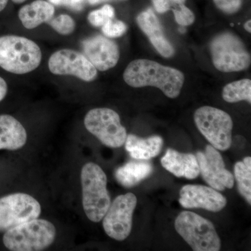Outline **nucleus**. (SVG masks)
<instances>
[{"instance_id":"obj_30","label":"nucleus","mask_w":251,"mask_h":251,"mask_svg":"<svg viewBox=\"0 0 251 251\" xmlns=\"http://www.w3.org/2000/svg\"><path fill=\"white\" fill-rule=\"evenodd\" d=\"M7 92V84L2 77H0V102L6 97Z\"/></svg>"},{"instance_id":"obj_9","label":"nucleus","mask_w":251,"mask_h":251,"mask_svg":"<svg viewBox=\"0 0 251 251\" xmlns=\"http://www.w3.org/2000/svg\"><path fill=\"white\" fill-rule=\"evenodd\" d=\"M41 213L39 202L26 193H13L0 198V232L38 219Z\"/></svg>"},{"instance_id":"obj_8","label":"nucleus","mask_w":251,"mask_h":251,"mask_svg":"<svg viewBox=\"0 0 251 251\" xmlns=\"http://www.w3.org/2000/svg\"><path fill=\"white\" fill-rule=\"evenodd\" d=\"M84 124L87 130L105 146L119 148L125 143L126 130L122 125L120 115L112 109H92L85 115Z\"/></svg>"},{"instance_id":"obj_2","label":"nucleus","mask_w":251,"mask_h":251,"mask_svg":"<svg viewBox=\"0 0 251 251\" xmlns=\"http://www.w3.org/2000/svg\"><path fill=\"white\" fill-rule=\"evenodd\" d=\"M42 53L34 41L23 36H0V67L14 74H25L40 65Z\"/></svg>"},{"instance_id":"obj_28","label":"nucleus","mask_w":251,"mask_h":251,"mask_svg":"<svg viewBox=\"0 0 251 251\" xmlns=\"http://www.w3.org/2000/svg\"><path fill=\"white\" fill-rule=\"evenodd\" d=\"M155 10L158 14H165L171 8V0H151Z\"/></svg>"},{"instance_id":"obj_17","label":"nucleus","mask_w":251,"mask_h":251,"mask_svg":"<svg viewBox=\"0 0 251 251\" xmlns=\"http://www.w3.org/2000/svg\"><path fill=\"white\" fill-rule=\"evenodd\" d=\"M27 139V132L21 122L11 115H0V150H19Z\"/></svg>"},{"instance_id":"obj_23","label":"nucleus","mask_w":251,"mask_h":251,"mask_svg":"<svg viewBox=\"0 0 251 251\" xmlns=\"http://www.w3.org/2000/svg\"><path fill=\"white\" fill-rule=\"evenodd\" d=\"M47 23L54 31L62 35L72 34L75 27V21L67 14H61L57 17H53Z\"/></svg>"},{"instance_id":"obj_33","label":"nucleus","mask_w":251,"mask_h":251,"mask_svg":"<svg viewBox=\"0 0 251 251\" xmlns=\"http://www.w3.org/2000/svg\"><path fill=\"white\" fill-rule=\"evenodd\" d=\"M9 0H0V12L6 8Z\"/></svg>"},{"instance_id":"obj_5","label":"nucleus","mask_w":251,"mask_h":251,"mask_svg":"<svg viewBox=\"0 0 251 251\" xmlns=\"http://www.w3.org/2000/svg\"><path fill=\"white\" fill-rule=\"evenodd\" d=\"M209 50L214 67L224 73L239 72L250 67V52L234 33L224 31L211 39Z\"/></svg>"},{"instance_id":"obj_36","label":"nucleus","mask_w":251,"mask_h":251,"mask_svg":"<svg viewBox=\"0 0 251 251\" xmlns=\"http://www.w3.org/2000/svg\"><path fill=\"white\" fill-rule=\"evenodd\" d=\"M16 4H21V3L24 2L26 0H12Z\"/></svg>"},{"instance_id":"obj_13","label":"nucleus","mask_w":251,"mask_h":251,"mask_svg":"<svg viewBox=\"0 0 251 251\" xmlns=\"http://www.w3.org/2000/svg\"><path fill=\"white\" fill-rule=\"evenodd\" d=\"M179 203L186 209L201 208L219 212L227 204V200L216 190L202 185L188 184L180 191Z\"/></svg>"},{"instance_id":"obj_20","label":"nucleus","mask_w":251,"mask_h":251,"mask_svg":"<svg viewBox=\"0 0 251 251\" xmlns=\"http://www.w3.org/2000/svg\"><path fill=\"white\" fill-rule=\"evenodd\" d=\"M153 166L147 162L130 161L115 171L117 181L125 188L136 186L153 173Z\"/></svg>"},{"instance_id":"obj_25","label":"nucleus","mask_w":251,"mask_h":251,"mask_svg":"<svg viewBox=\"0 0 251 251\" xmlns=\"http://www.w3.org/2000/svg\"><path fill=\"white\" fill-rule=\"evenodd\" d=\"M175 21L183 27L191 25L194 23L195 15L192 11L184 4L173 5Z\"/></svg>"},{"instance_id":"obj_31","label":"nucleus","mask_w":251,"mask_h":251,"mask_svg":"<svg viewBox=\"0 0 251 251\" xmlns=\"http://www.w3.org/2000/svg\"><path fill=\"white\" fill-rule=\"evenodd\" d=\"M50 4L57 5V6H67L69 0H49Z\"/></svg>"},{"instance_id":"obj_19","label":"nucleus","mask_w":251,"mask_h":251,"mask_svg":"<svg viewBox=\"0 0 251 251\" xmlns=\"http://www.w3.org/2000/svg\"><path fill=\"white\" fill-rule=\"evenodd\" d=\"M163 140L161 136L153 135L144 139L133 134L127 135L126 150L134 159L149 160L161 152Z\"/></svg>"},{"instance_id":"obj_27","label":"nucleus","mask_w":251,"mask_h":251,"mask_svg":"<svg viewBox=\"0 0 251 251\" xmlns=\"http://www.w3.org/2000/svg\"><path fill=\"white\" fill-rule=\"evenodd\" d=\"M216 7L226 14H234L242 8L243 0H213Z\"/></svg>"},{"instance_id":"obj_1","label":"nucleus","mask_w":251,"mask_h":251,"mask_svg":"<svg viewBox=\"0 0 251 251\" xmlns=\"http://www.w3.org/2000/svg\"><path fill=\"white\" fill-rule=\"evenodd\" d=\"M126 83L135 88L155 87L168 98L179 97L184 85V74L150 59H135L129 63L123 74Z\"/></svg>"},{"instance_id":"obj_21","label":"nucleus","mask_w":251,"mask_h":251,"mask_svg":"<svg viewBox=\"0 0 251 251\" xmlns=\"http://www.w3.org/2000/svg\"><path fill=\"white\" fill-rule=\"evenodd\" d=\"M223 99L227 103H233L246 100L251 103V80L242 79L227 84L223 89Z\"/></svg>"},{"instance_id":"obj_15","label":"nucleus","mask_w":251,"mask_h":251,"mask_svg":"<svg viewBox=\"0 0 251 251\" xmlns=\"http://www.w3.org/2000/svg\"><path fill=\"white\" fill-rule=\"evenodd\" d=\"M137 23L144 34L162 57L170 58L175 53V50L163 31V26L151 9L140 13L136 18Z\"/></svg>"},{"instance_id":"obj_12","label":"nucleus","mask_w":251,"mask_h":251,"mask_svg":"<svg viewBox=\"0 0 251 251\" xmlns=\"http://www.w3.org/2000/svg\"><path fill=\"white\" fill-rule=\"evenodd\" d=\"M196 156L200 173L206 184L219 191L233 188L234 176L226 169L223 157L216 149L206 145L204 151H198Z\"/></svg>"},{"instance_id":"obj_37","label":"nucleus","mask_w":251,"mask_h":251,"mask_svg":"<svg viewBox=\"0 0 251 251\" xmlns=\"http://www.w3.org/2000/svg\"><path fill=\"white\" fill-rule=\"evenodd\" d=\"M180 32L184 33L186 30H185L184 28H179Z\"/></svg>"},{"instance_id":"obj_24","label":"nucleus","mask_w":251,"mask_h":251,"mask_svg":"<svg viewBox=\"0 0 251 251\" xmlns=\"http://www.w3.org/2000/svg\"><path fill=\"white\" fill-rule=\"evenodd\" d=\"M115 18V9L109 4L104 5L101 9L92 11L88 15V21L94 27H102L109 20Z\"/></svg>"},{"instance_id":"obj_10","label":"nucleus","mask_w":251,"mask_h":251,"mask_svg":"<svg viewBox=\"0 0 251 251\" xmlns=\"http://www.w3.org/2000/svg\"><path fill=\"white\" fill-rule=\"evenodd\" d=\"M136 205V196L131 193L114 200L103 218V229L109 237L121 242L129 236Z\"/></svg>"},{"instance_id":"obj_6","label":"nucleus","mask_w":251,"mask_h":251,"mask_svg":"<svg viewBox=\"0 0 251 251\" xmlns=\"http://www.w3.org/2000/svg\"><path fill=\"white\" fill-rule=\"evenodd\" d=\"M175 227L193 251L221 250V239L214 225L196 213L182 211L175 219Z\"/></svg>"},{"instance_id":"obj_4","label":"nucleus","mask_w":251,"mask_h":251,"mask_svg":"<svg viewBox=\"0 0 251 251\" xmlns=\"http://www.w3.org/2000/svg\"><path fill=\"white\" fill-rule=\"evenodd\" d=\"M55 237L53 224L46 220L36 219L6 231L2 240L9 251H37L49 247Z\"/></svg>"},{"instance_id":"obj_32","label":"nucleus","mask_w":251,"mask_h":251,"mask_svg":"<svg viewBox=\"0 0 251 251\" xmlns=\"http://www.w3.org/2000/svg\"><path fill=\"white\" fill-rule=\"evenodd\" d=\"M244 29H246V31H248L249 33L251 32V20H249V21H247L244 24Z\"/></svg>"},{"instance_id":"obj_34","label":"nucleus","mask_w":251,"mask_h":251,"mask_svg":"<svg viewBox=\"0 0 251 251\" xmlns=\"http://www.w3.org/2000/svg\"><path fill=\"white\" fill-rule=\"evenodd\" d=\"M87 1H88L89 4L95 5L104 2V1H109V0H87Z\"/></svg>"},{"instance_id":"obj_3","label":"nucleus","mask_w":251,"mask_h":251,"mask_svg":"<svg viewBox=\"0 0 251 251\" xmlns=\"http://www.w3.org/2000/svg\"><path fill=\"white\" fill-rule=\"evenodd\" d=\"M80 178L86 216L92 222H100L111 204L106 175L99 165L87 163L82 167Z\"/></svg>"},{"instance_id":"obj_7","label":"nucleus","mask_w":251,"mask_h":251,"mask_svg":"<svg viewBox=\"0 0 251 251\" xmlns=\"http://www.w3.org/2000/svg\"><path fill=\"white\" fill-rule=\"evenodd\" d=\"M194 121L211 146L221 151L230 148L233 122L227 112L214 107H201L195 112Z\"/></svg>"},{"instance_id":"obj_26","label":"nucleus","mask_w":251,"mask_h":251,"mask_svg":"<svg viewBox=\"0 0 251 251\" xmlns=\"http://www.w3.org/2000/svg\"><path fill=\"white\" fill-rule=\"evenodd\" d=\"M127 26L121 21H117L114 18L109 20L108 22L102 26V31L104 35L109 38H118L126 32Z\"/></svg>"},{"instance_id":"obj_16","label":"nucleus","mask_w":251,"mask_h":251,"mask_svg":"<svg viewBox=\"0 0 251 251\" xmlns=\"http://www.w3.org/2000/svg\"><path fill=\"white\" fill-rule=\"evenodd\" d=\"M161 163L163 168L176 177L193 179L200 174L197 158L192 153H180L168 149Z\"/></svg>"},{"instance_id":"obj_18","label":"nucleus","mask_w":251,"mask_h":251,"mask_svg":"<svg viewBox=\"0 0 251 251\" xmlns=\"http://www.w3.org/2000/svg\"><path fill=\"white\" fill-rule=\"evenodd\" d=\"M53 5L45 0H36L25 5L18 11V17L23 25L28 29L39 27L54 17Z\"/></svg>"},{"instance_id":"obj_11","label":"nucleus","mask_w":251,"mask_h":251,"mask_svg":"<svg viewBox=\"0 0 251 251\" xmlns=\"http://www.w3.org/2000/svg\"><path fill=\"white\" fill-rule=\"evenodd\" d=\"M49 70L57 75H72L90 82L98 76L97 69L85 54L71 49L59 50L50 57Z\"/></svg>"},{"instance_id":"obj_29","label":"nucleus","mask_w":251,"mask_h":251,"mask_svg":"<svg viewBox=\"0 0 251 251\" xmlns=\"http://www.w3.org/2000/svg\"><path fill=\"white\" fill-rule=\"evenodd\" d=\"M85 0H69L67 6L75 11H80L83 8Z\"/></svg>"},{"instance_id":"obj_35","label":"nucleus","mask_w":251,"mask_h":251,"mask_svg":"<svg viewBox=\"0 0 251 251\" xmlns=\"http://www.w3.org/2000/svg\"><path fill=\"white\" fill-rule=\"evenodd\" d=\"M186 0H171V5L184 4Z\"/></svg>"},{"instance_id":"obj_22","label":"nucleus","mask_w":251,"mask_h":251,"mask_svg":"<svg viewBox=\"0 0 251 251\" xmlns=\"http://www.w3.org/2000/svg\"><path fill=\"white\" fill-rule=\"evenodd\" d=\"M234 176L237 180L238 191L251 204V166L239 161L234 166Z\"/></svg>"},{"instance_id":"obj_14","label":"nucleus","mask_w":251,"mask_h":251,"mask_svg":"<svg viewBox=\"0 0 251 251\" xmlns=\"http://www.w3.org/2000/svg\"><path fill=\"white\" fill-rule=\"evenodd\" d=\"M84 54L97 70L105 72L115 67L120 59L116 43L103 36H94L82 41Z\"/></svg>"}]
</instances>
